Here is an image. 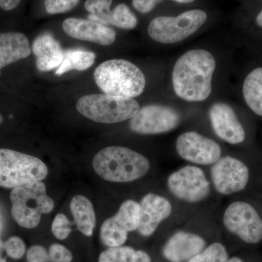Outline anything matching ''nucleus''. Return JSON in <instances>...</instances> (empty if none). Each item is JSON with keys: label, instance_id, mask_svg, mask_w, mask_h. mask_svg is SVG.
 Returning <instances> with one entry per match:
<instances>
[{"label": "nucleus", "instance_id": "1", "mask_svg": "<svg viewBox=\"0 0 262 262\" xmlns=\"http://www.w3.org/2000/svg\"><path fill=\"white\" fill-rule=\"evenodd\" d=\"M215 70V58L210 52H186L174 65L172 82L175 94L190 102L205 101L211 95Z\"/></svg>", "mask_w": 262, "mask_h": 262}, {"label": "nucleus", "instance_id": "2", "mask_svg": "<svg viewBox=\"0 0 262 262\" xmlns=\"http://www.w3.org/2000/svg\"><path fill=\"white\" fill-rule=\"evenodd\" d=\"M95 172L108 182H134L146 176L151 164L141 153L124 146H112L98 151L93 160Z\"/></svg>", "mask_w": 262, "mask_h": 262}, {"label": "nucleus", "instance_id": "3", "mask_svg": "<svg viewBox=\"0 0 262 262\" xmlns=\"http://www.w3.org/2000/svg\"><path fill=\"white\" fill-rule=\"evenodd\" d=\"M98 87L108 96L134 98L145 89L146 78L140 69L124 59H111L103 62L94 72Z\"/></svg>", "mask_w": 262, "mask_h": 262}, {"label": "nucleus", "instance_id": "4", "mask_svg": "<svg viewBox=\"0 0 262 262\" xmlns=\"http://www.w3.org/2000/svg\"><path fill=\"white\" fill-rule=\"evenodd\" d=\"M10 198L12 215L24 228H35L42 215L51 213L54 208V202L48 196L46 184L41 181L14 188Z\"/></svg>", "mask_w": 262, "mask_h": 262}, {"label": "nucleus", "instance_id": "5", "mask_svg": "<svg viewBox=\"0 0 262 262\" xmlns=\"http://www.w3.org/2000/svg\"><path fill=\"white\" fill-rule=\"evenodd\" d=\"M76 108L80 115L92 121L113 124L130 120L140 110V106L134 98L99 94L79 98Z\"/></svg>", "mask_w": 262, "mask_h": 262}, {"label": "nucleus", "instance_id": "6", "mask_svg": "<svg viewBox=\"0 0 262 262\" xmlns=\"http://www.w3.org/2000/svg\"><path fill=\"white\" fill-rule=\"evenodd\" d=\"M48 167L36 157L0 149V187L14 189L47 177Z\"/></svg>", "mask_w": 262, "mask_h": 262}, {"label": "nucleus", "instance_id": "7", "mask_svg": "<svg viewBox=\"0 0 262 262\" xmlns=\"http://www.w3.org/2000/svg\"><path fill=\"white\" fill-rule=\"evenodd\" d=\"M206 20V13L202 10H188L177 17H157L150 22L148 34L156 42L175 44L196 32Z\"/></svg>", "mask_w": 262, "mask_h": 262}, {"label": "nucleus", "instance_id": "8", "mask_svg": "<svg viewBox=\"0 0 262 262\" xmlns=\"http://www.w3.org/2000/svg\"><path fill=\"white\" fill-rule=\"evenodd\" d=\"M167 186L175 198L189 203H200L211 194V184L206 173L196 165H186L170 174Z\"/></svg>", "mask_w": 262, "mask_h": 262}, {"label": "nucleus", "instance_id": "9", "mask_svg": "<svg viewBox=\"0 0 262 262\" xmlns=\"http://www.w3.org/2000/svg\"><path fill=\"white\" fill-rule=\"evenodd\" d=\"M226 228L249 244L262 239V219L249 203L235 201L226 208L223 215Z\"/></svg>", "mask_w": 262, "mask_h": 262}, {"label": "nucleus", "instance_id": "10", "mask_svg": "<svg viewBox=\"0 0 262 262\" xmlns=\"http://www.w3.org/2000/svg\"><path fill=\"white\" fill-rule=\"evenodd\" d=\"M179 112L170 106L150 104L140 108L130 120V129L141 135H156L174 130L181 123Z\"/></svg>", "mask_w": 262, "mask_h": 262}, {"label": "nucleus", "instance_id": "11", "mask_svg": "<svg viewBox=\"0 0 262 262\" xmlns=\"http://www.w3.org/2000/svg\"><path fill=\"white\" fill-rule=\"evenodd\" d=\"M140 222V203L127 200L116 214L105 220L101 227V239L105 246L118 247L126 242L129 232L137 230Z\"/></svg>", "mask_w": 262, "mask_h": 262}, {"label": "nucleus", "instance_id": "12", "mask_svg": "<svg viewBox=\"0 0 262 262\" xmlns=\"http://www.w3.org/2000/svg\"><path fill=\"white\" fill-rule=\"evenodd\" d=\"M211 178L215 190L223 195H230L244 190L250 178L247 165L231 156L221 157L212 165Z\"/></svg>", "mask_w": 262, "mask_h": 262}, {"label": "nucleus", "instance_id": "13", "mask_svg": "<svg viewBox=\"0 0 262 262\" xmlns=\"http://www.w3.org/2000/svg\"><path fill=\"white\" fill-rule=\"evenodd\" d=\"M176 149L180 158L198 165H212L222 157V148L215 141L195 131L179 136Z\"/></svg>", "mask_w": 262, "mask_h": 262}, {"label": "nucleus", "instance_id": "14", "mask_svg": "<svg viewBox=\"0 0 262 262\" xmlns=\"http://www.w3.org/2000/svg\"><path fill=\"white\" fill-rule=\"evenodd\" d=\"M212 128L220 139L230 144H239L246 139V132L233 108L227 103H213L209 110Z\"/></svg>", "mask_w": 262, "mask_h": 262}, {"label": "nucleus", "instance_id": "15", "mask_svg": "<svg viewBox=\"0 0 262 262\" xmlns=\"http://www.w3.org/2000/svg\"><path fill=\"white\" fill-rule=\"evenodd\" d=\"M173 207L165 196L149 193L140 203V222L138 232L144 237L155 233L160 224L171 215Z\"/></svg>", "mask_w": 262, "mask_h": 262}, {"label": "nucleus", "instance_id": "16", "mask_svg": "<svg viewBox=\"0 0 262 262\" xmlns=\"http://www.w3.org/2000/svg\"><path fill=\"white\" fill-rule=\"evenodd\" d=\"M62 27L69 37L101 46H111L116 39V32L113 29L94 20L69 18L63 21Z\"/></svg>", "mask_w": 262, "mask_h": 262}, {"label": "nucleus", "instance_id": "17", "mask_svg": "<svg viewBox=\"0 0 262 262\" xmlns=\"http://www.w3.org/2000/svg\"><path fill=\"white\" fill-rule=\"evenodd\" d=\"M206 241L199 234L179 231L167 241L163 250V256L170 262L188 261L201 252Z\"/></svg>", "mask_w": 262, "mask_h": 262}, {"label": "nucleus", "instance_id": "18", "mask_svg": "<svg viewBox=\"0 0 262 262\" xmlns=\"http://www.w3.org/2000/svg\"><path fill=\"white\" fill-rule=\"evenodd\" d=\"M32 51L36 56V67L40 72H49L61 64L63 51L61 45L51 34L38 36L33 42Z\"/></svg>", "mask_w": 262, "mask_h": 262}, {"label": "nucleus", "instance_id": "19", "mask_svg": "<svg viewBox=\"0 0 262 262\" xmlns=\"http://www.w3.org/2000/svg\"><path fill=\"white\" fill-rule=\"evenodd\" d=\"M31 53L32 48L25 34L20 32L0 34V70L19 60L27 58Z\"/></svg>", "mask_w": 262, "mask_h": 262}, {"label": "nucleus", "instance_id": "20", "mask_svg": "<svg viewBox=\"0 0 262 262\" xmlns=\"http://www.w3.org/2000/svg\"><path fill=\"white\" fill-rule=\"evenodd\" d=\"M71 211L79 231L84 235H92L96 227V218L94 206L87 198L77 195L70 203Z\"/></svg>", "mask_w": 262, "mask_h": 262}, {"label": "nucleus", "instance_id": "21", "mask_svg": "<svg viewBox=\"0 0 262 262\" xmlns=\"http://www.w3.org/2000/svg\"><path fill=\"white\" fill-rule=\"evenodd\" d=\"M243 94L248 107L262 117V67L255 69L245 79Z\"/></svg>", "mask_w": 262, "mask_h": 262}, {"label": "nucleus", "instance_id": "22", "mask_svg": "<svg viewBox=\"0 0 262 262\" xmlns=\"http://www.w3.org/2000/svg\"><path fill=\"white\" fill-rule=\"evenodd\" d=\"M96 60V54L93 52L80 49H70L63 52V59L57 69L56 75L61 76L72 70H88Z\"/></svg>", "mask_w": 262, "mask_h": 262}, {"label": "nucleus", "instance_id": "23", "mask_svg": "<svg viewBox=\"0 0 262 262\" xmlns=\"http://www.w3.org/2000/svg\"><path fill=\"white\" fill-rule=\"evenodd\" d=\"M98 262H151V258L144 251L121 246L105 250L100 254Z\"/></svg>", "mask_w": 262, "mask_h": 262}, {"label": "nucleus", "instance_id": "24", "mask_svg": "<svg viewBox=\"0 0 262 262\" xmlns=\"http://www.w3.org/2000/svg\"><path fill=\"white\" fill-rule=\"evenodd\" d=\"M113 0H86L84 8L89 11V20L103 25H111L113 10H110Z\"/></svg>", "mask_w": 262, "mask_h": 262}, {"label": "nucleus", "instance_id": "25", "mask_svg": "<svg viewBox=\"0 0 262 262\" xmlns=\"http://www.w3.org/2000/svg\"><path fill=\"white\" fill-rule=\"evenodd\" d=\"M228 253L225 246L220 243H214L204 248L188 262H227Z\"/></svg>", "mask_w": 262, "mask_h": 262}, {"label": "nucleus", "instance_id": "26", "mask_svg": "<svg viewBox=\"0 0 262 262\" xmlns=\"http://www.w3.org/2000/svg\"><path fill=\"white\" fill-rule=\"evenodd\" d=\"M113 13L112 25L124 29H133L137 26V18L126 5H117Z\"/></svg>", "mask_w": 262, "mask_h": 262}, {"label": "nucleus", "instance_id": "27", "mask_svg": "<svg viewBox=\"0 0 262 262\" xmlns=\"http://www.w3.org/2000/svg\"><path fill=\"white\" fill-rule=\"evenodd\" d=\"M80 0H45V8L49 14H60L71 11Z\"/></svg>", "mask_w": 262, "mask_h": 262}, {"label": "nucleus", "instance_id": "28", "mask_svg": "<svg viewBox=\"0 0 262 262\" xmlns=\"http://www.w3.org/2000/svg\"><path fill=\"white\" fill-rule=\"evenodd\" d=\"M51 230L57 239H67L72 232L71 222L67 215L62 213L57 215L52 224Z\"/></svg>", "mask_w": 262, "mask_h": 262}, {"label": "nucleus", "instance_id": "29", "mask_svg": "<svg viewBox=\"0 0 262 262\" xmlns=\"http://www.w3.org/2000/svg\"><path fill=\"white\" fill-rule=\"evenodd\" d=\"M5 251L10 258L19 259L25 253L26 245L20 237H11L5 243Z\"/></svg>", "mask_w": 262, "mask_h": 262}, {"label": "nucleus", "instance_id": "30", "mask_svg": "<svg viewBox=\"0 0 262 262\" xmlns=\"http://www.w3.org/2000/svg\"><path fill=\"white\" fill-rule=\"evenodd\" d=\"M48 254L50 262H72L73 259L70 250L61 244L51 245Z\"/></svg>", "mask_w": 262, "mask_h": 262}, {"label": "nucleus", "instance_id": "31", "mask_svg": "<svg viewBox=\"0 0 262 262\" xmlns=\"http://www.w3.org/2000/svg\"><path fill=\"white\" fill-rule=\"evenodd\" d=\"M163 0H133V6L138 11L142 13H148L154 9L156 5ZM179 3H191L194 0H173Z\"/></svg>", "mask_w": 262, "mask_h": 262}, {"label": "nucleus", "instance_id": "32", "mask_svg": "<svg viewBox=\"0 0 262 262\" xmlns=\"http://www.w3.org/2000/svg\"><path fill=\"white\" fill-rule=\"evenodd\" d=\"M27 258L28 262H50L48 251L41 246H34L29 248Z\"/></svg>", "mask_w": 262, "mask_h": 262}, {"label": "nucleus", "instance_id": "33", "mask_svg": "<svg viewBox=\"0 0 262 262\" xmlns=\"http://www.w3.org/2000/svg\"><path fill=\"white\" fill-rule=\"evenodd\" d=\"M21 0H0V8L5 11L14 10L20 4Z\"/></svg>", "mask_w": 262, "mask_h": 262}, {"label": "nucleus", "instance_id": "34", "mask_svg": "<svg viewBox=\"0 0 262 262\" xmlns=\"http://www.w3.org/2000/svg\"><path fill=\"white\" fill-rule=\"evenodd\" d=\"M256 21L258 27H261L262 28V10L261 12L258 13L257 17H256Z\"/></svg>", "mask_w": 262, "mask_h": 262}, {"label": "nucleus", "instance_id": "35", "mask_svg": "<svg viewBox=\"0 0 262 262\" xmlns=\"http://www.w3.org/2000/svg\"><path fill=\"white\" fill-rule=\"evenodd\" d=\"M5 251V243L0 239V256L3 254V251Z\"/></svg>", "mask_w": 262, "mask_h": 262}, {"label": "nucleus", "instance_id": "36", "mask_svg": "<svg viewBox=\"0 0 262 262\" xmlns=\"http://www.w3.org/2000/svg\"><path fill=\"white\" fill-rule=\"evenodd\" d=\"M227 262H244L238 257H232L228 260Z\"/></svg>", "mask_w": 262, "mask_h": 262}, {"label": "nucleus", "instance_id": "37", "mask_svg": "<svg viewBox=\"0 0 262 262\" xmlns=\"http://www.w3.org/2000/svg\"><path fill=\"white\" fill-rule=\"evenodd\" d=\"M0 262H7L6 259L3 257V256H0Z\"/></svg>", "mask_w": 262, "mask_h": 262}, {"label": "nucleus", "instance_id": "38", "mask_svg": "<svg viewBox=\"0 0 262 262\" xmlns=\"http://www.w3.org/2000/svg\"><path fill=\"white\" fill-rule=\"evenodd\" d=\"M3 116H2L1 115H0V124L2 123V122H3Z\"/></svg>", "mask_w": 262, "mask_h": 262}]
</instances>
